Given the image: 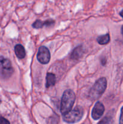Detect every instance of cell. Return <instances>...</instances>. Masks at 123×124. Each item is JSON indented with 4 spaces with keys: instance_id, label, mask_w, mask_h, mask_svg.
I'll list each match as a JSON object with an SVG mask.
<instances>
[{
    "instance_id": "cell-10",
    "label": "cell",
    "mask_w": 123,
    "mask_h": 124,
    "mask_svg": "<svg viewBox=\"0 0 123 124\" xmlns=\"http://www.w3.org/2000/svg\"><path fill=\"white\" fill-rule=\"evenodd\" d=\"M56 82V78L54 74L52 73H48L46 76V87L49 88L51 86L55 85Z\"/></svg>"
},
{
    "instance_id": "cell-15",
    "label": "cell",
    "mask_w": 123,
    "mask_h": 124,
    "mask_svg": "<svg viewBox=\"0 0 123 124\" xmlns=\"http://www.w3.org/2000/svg\"><path fill=\"white\" fill-rule=\"evenodd\" d=\"M119 15H120V16L122 17V18H123V9L119 12Z\"/></svg>"
},
{
    "instance_id": "cell-17",
    "label": "cell",
    "mask_w": 123,
    "mask_h": 124,
    "mask_svg": "<svg viewBox=\"0 0 123 124\" xmlns=\"http://www.w3.org/2000/svg\"><path fill=\"white\" fill-rule=\"evenodd\" d=\"M1 99H0V104H1Z\"/></svg>"
},
{
    "instance_id": "cell-4",
    "label": "cell",
    "mask_w": 123,
    "mask_h": 124,
    "mask_svg": "<svg viewBox=\"0 0 123 124\" xmlns=\"http://www.w3.org/2000/svg\"><path fill=\"white\" fill-rule=\"evenodd\" d=\"M84 114L83 108L78 106L74 110H71L66 115H63V120L66 123L74 124L78 122L82 118Z\"/></svg>"
},
{
    "instance_id": "cell-9",
    "label": "cell",
    "mask_w": 123,
    "mask_h": 124,
    "mask_svg": "<svg viewBox=\"0 0 123 124\" xmlns=\"http://www.w3.org/2000/svg\"><path fill=\"white\" fill-rule=\"evenodd\" d=\"M14 53L19 59H23L25 56V48L20 44L16 45L14 47Z\"/></svg>"
},
{
    "instance_id": "cell-16",
    "label": "cell",
    "mask_w": 123,
    "mask_h": 124,
    "mask_svg": "<svg viewBox=\"0 0 123 124\" xmlns=\"http://www.w3.org/2000/svg\"><path fill=\"white\" fill-rule=\"evenodd\" d=\"M121 33L123 34V25L122 26V27H121Z\"/></svg>"
},
{
    "instance_id": "cell-7",
    "label": "cell",
    "mask_w": 123,
    "mask_h": 124,
    "mask_svg": "<svg viewBox=\"0 0 123 124\" xmlns=\"http://www.w3.org/2000/svg\"><path fill=\"white\" fill-rule=\"evenodd\" d=\"M54 23H55V21L53 19H48L45 21H42L37 19L32 24V26L35 29H41L43 26H52L54 25Z\"/></svg>"
},
{
    "instance_id": "cell-2",
    "label": "cell",
    "mask_w": 123,
    "mask_h": 124,
    "mask_svg": "<svg viewBox=\"0 0 123 124\" xmlns=\"http://www.w3.org/2000/svg\"><path fill=\"white\" fill-rule=\"evenodd\" d=\"M107 87V80L102 77L96 81L89 92V97L91 100H96L102 96Z\"/></svg>"
},
{
    "instance_id": "cell-8",
    "label": "cell",
    "mask_w": 123,
    "mask_h": 124,
    "mask_svg": "<svg viewBox=\"0 0 123 124\" xmlns=\"http://www.w3.org/2000/svg\"><path fill=\"white\" fill-rule=\"evenodd\" d=\"M84 53V48H83V46H79L75 48V49L72 51V53L71 54V59H78L82 56V55Z\"/></svg>"
},
{
    "instance_id": "cell-5",
    "label": "cell",
    "mask_w": 123,
    "mask_h": 124,
    "mask_svg": "<svg viewBox=\"0 0 123 124\" xmlns=\"http://www.w3.org/2000/svg\"><path fill=\"white\" fill-rule=\"evenodd\" d=\"M51 54L49 50L45 46H41L39 47L37 54V59L40 63L47 64L50 61Z\"/></svg>"
},
{
    "instance_id": "cell-14",
    "label": "cell",
    "mask_w": 123,
    "mask_h": 124,
    "mask_svg": "<svg viewBox=\"0 0 123 124\" xmlns=\"http://www.w3.org/2000/svg\"><path fill=\"white\" fill-rule=\"evenodd\" d=\"M119 124H123V107L121 108V115L120 117H119Z\"/></svg>"
},
{
    "instance_id": "cell-3",
    "label": "cell",
    "mask_w": 123,
    "mask_h": 124,
    "mask_svg": "<svg viewBox=\"0 0 123 124\" xmlns=\"http://www.w3.org/2000/svg\"><path fill=\"white\" fill-rule=\"evenodd\" d=\"M14 69L12 62L7 58L0 56V78L3 79H7L13 73Z\"/></svg>"
},
{
    "instance_id": "cell-13",
    "label": "cell",
    "mask_w": 123,
    "mask_h": 124,
    "mask_svg": "<svg viewBox=\"0 0 123 124\" xmlns=\"http://www.w3.org/2000/svg\"><path fill=\"white\" fill-rule=\"evenodd\" d=\"M0 124H10V122L5 117L0 116Z\"/></svg>"
},
{
    "instance_id": "cell-6",
    "label": "cell",
    "mask_w": 123,
    "mask_h": 124,
    "mask_svg": "<svg viewBox=\"0 0 123 124\" xmlns=\"http://www.w3.org/2000/svg\"><path fill=\"white\" fill-rule=\"evenodd\" d=\"M104 112V106L100 102H97L92 110L91 116L94 120H98L102 116Z\"/></svg>"
},
{
    "instance_id": "cell-11",
    "label": "cell",
    "mask_w": 123,
    "mask_h": 124,
    "mask_svg": "<svg viewBox=\"0 0 123 124\" xmlns=\"http://www.w3.org/2000/svg\"><path fill=\"white\" fill-rule=\"evenodd\" d=\"M110 41V35L109 34L101 35L97 38V42L101 45L107 44Z\"/></svg>"
},
{
    "instance_id": "cell-12",
    "label": "cell",
    "mask_w": 123,
    "mask_h": 124,
    "mask_svg": "<svg viewBox=\"0 0 123 124\" xmlns=\"http://www.w3.org/2000/svg\"><path fill=\"white\" fill-rule=\"evenodd\" d=\"M113 123V118L111 116H107L104 117L98 124H112Z\"/></svg>"
},
{
    "instance_id": "cell-1",
    "label": "cell",
    "mask_w": 123,
    "mask_h": 124,
    "mask_svg": "<svg viewBox=\"0 0 123 124\" xmlns=\"http://www.w3.org/2000/svg\"><path fill=\"white\" fill-rule=\"evenodd\" d=\"M75 100V96L71 90H66L63 93L60 103V112L62 115H66L72 109Z\"/></svg>"
}]
</instances>
